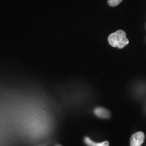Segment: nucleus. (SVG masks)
Returning <instances> with one entry per match:
<instances>
[{"label":"nucleus","instance_id":"obj_6","mask_svg":"<svg viewBox=\"0 0 146 146\" xmlns=\"http://www.w3.org/2000/svg\"><path fill=\"white\" fill-rule=\"evenodd\" d=\"M61 146V145H56V146Z\"/></svg>","mask_w":146,"mask_h":146},{"label":"nucleus","instance_id":"obj_2","mask_svg":"<svg viewBox=\"0 0 146 146\" xmlns=\"http://www.w3.org/2000/svg\"><path fill=\"white\" fill-rule=\"evenodd\" d=\"M145 135L142 131H137L131 136L130 146H141L145 141Z\"/></svg>","mask_w":146,"mask_h":146},{"label":"nucleus","instance_id":"obj_3","mask_svg":"<svg viewBox=\"0 0 146 146\" xmlns=\"http://www.w3.org/2000/svg\"><path fill=\"white\" fill-rule=\"evenodd\" d=\"M94 113L97 117L101 119H110L111 113L110 111L104 107H98L94 110Z\"/></svg>","mask_w":146,"mask_h":146},{"label":"nucleus","instance_id":"obj_5","mask_svg":"<svg viewBox=\"0 0 146 146\" xmlns=\"http://www.w3.org/2000/svg\"><path fill=\"white\" fill-rule=\"evenodd\" d=\"M122 0H108V3L111 7H115L119 5Z\"/></svg>","mask_w":146,"mask_h":146},{"label":"nucleus","instance_id":"obj_4","mask_svg":"<svg viewBox=\"0 0 146 146\" xmlns=\"http://www.w3.org/2000/svg\"><path fill=\"white\" fill-rule=\"evenodd\" d=\"M84 142L87 146H110L109 141H105L101 142H95L92 140L88 136L84 138Z\"/></svg>","mask_w":146,"mask_h":146},{"label":"nucleus","instance_id":"obj_1","mask_svg":"<svg viewBox=\"0 0 146 146\" xmlns=\"http://www.w3.org/2000/svg\"><path fill=\"white\" fill-rule=\"evenodd\" d=\"M110 44L113 47H117L122 49L129 43V40L127 38L125 31L119 30L111 34L108 37Z\"/></svg>","mask_w":146,"mask_h":146}]
</instances>
